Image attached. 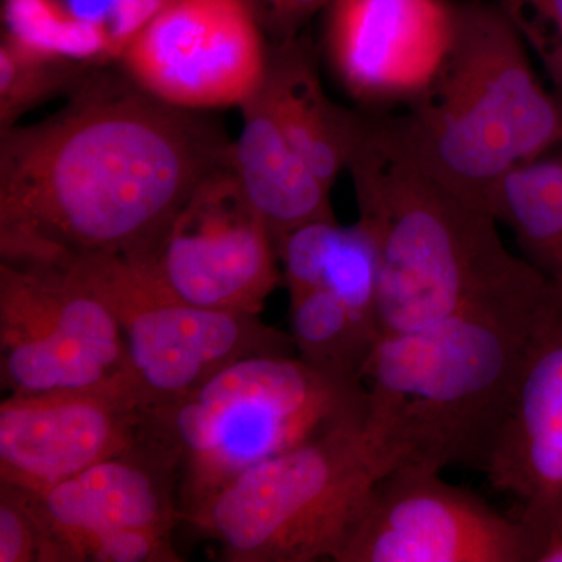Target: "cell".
<instances>
[{
    "mask_svg": "<svg viewBox=\"0 0 562 562\" xmlns=\"http://www.w3.org/2000/svg\"><path fill=\"white\" fill-rule=\"evenodd\" d=\"M550 283L380 338L364 369V435L383 473L484 472Z\"/></svg>",
    "mask_w": 562,
    "mask_h": 562,
    "instance_id": "cell-2",
    "label": "cell"
},
{
    "mask_svg": "<svg viewBox=\"0 0 562 562\" xmlns=\"http://www.w3.org/2000/svg\"><path fill=\"white\" fill-rule=\"evenodd\" d=\"M384 475L364 420L251 465L188 520L227 562L335 561Z\"/></svg>",
    "mask_w": 562,
    "mask_h": 562,
    "instance_id": "cell-6",
    "label": "cell"
},
{
    "mask_svg": "<svg viewBox=\"0 0 562 562\" xmlns=\"http://www.w3.org/2000/svg\"><path fill=\"white\" fill-rule=\"evenodd\" d=\"M261 91L291 146L333 188L349 168L368 116L331 102L312 61L294 43L268 55Z\"/></svg>",
    "mask_w": 562,
    "mask_h": 562,
    "instance_id": "cell-18",
    "label": "cell"
},
{
    "mask_svg": "<svg viewBox=\"0 0 562 562\" xmlns=\"http://www.w3.org/2000/svg\"><path fill=\"white\" fill-rule=\"evenodd\" d=\"M0 562H50L35 495L7 483H0Z\"/></svg>",
    "mask_w": 562,
    "mask_h": 562,
    "instance_id": "cell-24",
    "label": "cell"
},
{
    "mask_svg": "<svg viewBox=\"0 0 562 562\" xmlns=\"http://www.w3.org/2000/svg\"><path fill=\"white\" fill-rule=\"evenodd\" d=\"M176 297L216 312L260 314L283 279L268 225L233 162L206 176L149 254L139 257Z\"/></svg>",
    "mask_w": 562,
    "mask_h": 562,
    "instance_id": "cell-10",
    "label": "cell"
},
{
    "mask_svg": "<svg viewBox=\"0 0 562 562\" xmlns=\"http://www.w3.org/2000/svg\"><path fill=\"white\" fill-rule=\"evenodd\" d=\"M364 382L313 368L297 355H251L179 401L150 409L149 431L179 468L188 522L251 465L366 420Z\"/></svg>",
    "mask_w": 562,
    "mask_h": 562,
    "instance_id": "cell-5",
    "label": "cell"
},
{
    "mask_svg": "<svg viewBox=\"0 0 562 562\" xmlns=\"http://www.w3.org/2000/svg\"><path fill=\"white\" fill-rule=\"evenodd\" d=\"M87 66L35 57L2 41L0 46V127H13L18 117L55 92L79 85Z\"/></svg>",
    "mask_w": 562,
    "mask_h": 562,
    "instance_id": "cell-22",
    "label": "cell"
},
{
    "mask_svg": "<svg viewBox=\"0 0 562 562\" xmlns=\"http://www.w3.org/2000/svg\"><path fill=\"white\" fill-rule=\"evenodd\" d=\"M255 2L268 11L281 25H294L321 9H328L333 0H255Z\"/></svg>",
    "mask_w": 562,
    "mask_h": 562,
    "instance_id": "cell-25",
    "label": "cell"
},
{
    "mask_svg": "<svg viewBox=\"0 0 562 562\" xmlns=\"http://www.w3.org/2000/svg\"><path fill=\"white\" fill-rule=\"evenodd\" d=\"M162 0H3V40L35 57L121 60Z\"/></svg>",
    "mask_w": 562,
    "mask_h": 562,
    "instance_id": "cell-17",
    "label": "cell"
},
{
    "mask_svg": "<svg viewBox=\"0 0 562 562\" xmlns=\"http://www.w3.org/2000/svg\"><path fill=\"white\" fill-rule=\"evenodd\" d=\"M487 211L512 228L525 260L562 281V151L514 169Z\"/></svg>",
    "mask_w": 562,
    "mask_h": 562,
    "instance_id": "cell-20",
    "label": "cell"
},
{
    "mask_svg": "<svg viewBox=\"0 0 562 562\" xmlns=\"http://www.w3.org/2000/svg\"><path fill=\"white\" fill-rule=\"evenodd\" d=\"M454 24L457 3L449 0H333L325 41L357 101L409 103L441 69Z\"/></svg>",
    "mask_w": 562,
    "mask_h": 562,
    "instance_id": "cell-15",
    "label": "cell"
},
{
    "mask_svg": "<svg viewBox=\"0 0 562 562\" xmlns=\"http://www.w3.org/2000/svg\"><path fill=\"white\" fill-rule=\"evenodd\" d=\"M50 562H180L179 468L147 432L117 457L33 492Z\"/></svg>",
    "mask_w": 562,
    "mask_h": 562,
    "instance_id": "cell-9",
    "label": "cell"
},
{
    "mask_svg": "<svg viewBox=\"0 0 562 562\" xmlns=\"http://www.w3.org/2000/svg\"><path fill=\"white\" fill-rule=\"evenodd\" d=\"M121 61L147 94L202 111L249 101L265 80L268 54L244 0H162Z\"/></svg>",
    "mask_w": 562,
    "mask_h": 562,
    "instance_id": "cell-12",
    "label": "cell"
},
{
    "mask_svg": "<svg viewBox=\"0 0 562 562\" xmlns=\"http://www.w3.org/2000/svg\"><path fill=\"white\" fill-rule=\"evenodd\" d=\"M113 313L135 382L155 406L179 401L251 355H297L290 333L258 314L216 312L176 297L132 255L66 262Z\"/></svg>",
    "mask_w": 562,
    "mask_h": 562,
    "instance_id": "cell-7",
    "label": "cell"
},
{
    "mask_svg": "<svg viewBox=\"0 0 562 562\" xmlns=\"http://www.w3.org/2000/svg\"><path fill=\"white\" fill-rule=\"evenodd\" d=\"M538 57L562 103V0H490Z\"/></svg>",
    "mask_w": 562,
    "mask_h": 562,
    "instance_id": "cell-23",
    "label": "cell"
},
{
    "mask_svg": "<svg viewBox=\"0 0 562 562\" xmlns=\"http://www.w3.org/2000/svg\"><path fill=\"white\" fill-rule=\"evenodd\" d=\"M290 299L297 357L321 371L364 382L366 366L382 338L375 322L321 288L292 292Z\"/></svg>",
    "mask_w": 562,
    "mask_h": 562,
    "instance_id": "cell-21",
    "label": "cell"
},
{
    "mask_svg": "<svg viewBox=\"0 0 562 562\" xmlns=\"http://www.w3.org/2000/svg\"><path fill=\"white\" fill-rule=\"evenodd\" d=\"M241 135L232 162L247 199L273 243L303 225L336 221L328 188L291 146L260 90L244 103Z\"/></svg>",
    "mask_w": 562,
    "mask_h": 562,
    "instance_id": "cell-16",
    "label": "cell"
},
{
    "mask_svg": "<svg viewBox=\"0 0 562 562\" xmlns=\"http://www.w3.org/2000/svg\"><path fill=\"white\" fill-rule=\"evenodd\" d=\"M528 54L491 2L457 3L441 69L405 113L384 117L422 171L486 211L514 169L562 151V103Z\"/></svg>",
    "mask_w": 562,
    "mask_h": 562,
    "instance_id": "cell-4",
    "label": "cell"
},
{
    "mask_svg": "<svg viewBox=\"0 0 562 562\" xmlns=\"http://www.w3.org/2000/svg\"><path fill=\"white\" fill-rule=\"evenodd\" d=\"M133 375L99 386L7 395L0 403V483L41 492L132 449L150 409Z\"/></svg>",
    "mask_w": 562,
    "mask_h": 562,
    "instance_id": "cell-13",
    "label": "cell"
},
{
    "mask_svg": "<svg viewBox=\"0 0 562 562\" xmlns=\"http://www.w3.org/2000/svg\"><path fill=\"white\" fill-rule=\"evenodd\" d=\"M347 171L379 244L380 336L419 330L549 277L503 243L497 220L422 171L384 117L368 116Z\"/></svg>",
    "mask_w": 562,
    "mask_h": 562,
    "instance_id": "cell-3",
    "label": "cell"
},
{
    "mask_svg": "<svg viewBox=\"0 0 562 562\" xmlns=\"http://www.w3.org/2000/svg\"><path fill=\"white\" fill-rule=\"evenodd\" d=\"M335 562H538V550L517 517L441 472L398 468L373 484Z\"/></svg>",
    "mask_w": 562,
    "mask_h": 562,
    "instance_id": "cell-11",
    "label": "cell"
},
{
    "mask_svg": "<svg viewBox=\"0 0 562 562\" xmlns=\"http://www.w3.org/2000/svg\"><path fill=\"white\" fill-rule=\"evenodd\" d=\"M277 255L290 294L321 288L376 324L380 251L364 222H312L284 236Z\"/></svg>",
    "mask_w": 562,
    "mask_h": 562,
    "instance_id": "cell-19",
    "label": "cell"
},
{
    "mask_svg": "<svg viewBox=\"0 0 562 562\" xmlns=\"http://www.w3.org/2000/svg\"><path fill=\"white\" fill-rule=\"evenodd\" d=\"M132 375L113 313L63 265L0 261V384L7 395Z\"/></svg>",
    "mask_w": 562,
    "mask_h": 562,
    "instance_id": "cell-8",
    "label": "cell"
},
{
    "mask_svg": "<svg viewBox=\"0 0 562 562\" xmlns=\"http://www.w3.org/2000/svg\"><path fill=\"white\" fill-rule=\"evenodd\" d=\"M542 562H562V543L543 557Z\"/></svg>",
    "mask_w": 562,
    "mask_h": 562,
    "instance_id": "cell-26",
    "label": "cell"
},
{
    "mask_svg": "<svg viewBox=\"0 0 562 562\" xmlns=\"http://www.w3.org/2000/svg\"><path fill=\"white\" fill-rule=\"evenodd\" d=\"M519 505L538 562L562 543V281L552 280L532 328L512 409L486 469Z\"/></svg>",
    "mask_w": 562,
    "mask_h": 562,
    "instance_id": "cell-14",
    "label": "cell"
},
{
    "mask_svg": "<svg viewBox=\"0 0 562 562\" xmlns=\"http://www.w3.org/2000/svg\"><path fill=\"white\" fill-rule=\"evenodd\" d=\"M233 144L195 111L111 77L0 135V261L143 257Z\"/></svg>",
    "mask_w": 562,
    "mask_h": 562,
    "instance_id": "cell-1",
    "label": "cell"
}]
</instances>
